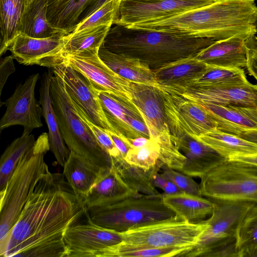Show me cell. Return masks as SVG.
<instances>
[{
    "label": "cell",
    "mask_w": 257,
    "mask_h": 257,
    "mask_svg": "<svg viewBox=\"0 0 257 257\" xmlns=\"http://www.w3.org/2000/svg\"><path fill=\"white\" fill-rule=\"evenodd\" d=\"M67 257H97L103 250L122 241L119 232L97 225L87 218L84 224H73L64 236Z\"/></svg>",
    "instance_id": "obj_15"
},
{
    "label": "cell",
    "mask_w": 257,
    "mask_h": 257,
    "mask_svg": "<svg viewBox=\"0 0 257 257\" xmlns=\"http://www.w3.org/2000/svg\"><path fill=\"white\" fill-rule=\"evenodd\" d=\"M46 67L61 77L70 96L90 121L115 133L104 113L97 90L87 77L64 61L51 62Z\"/></svg>",
    "instance_id": "obj_13"
},
{
    "label": "cell",
    "mask_w": 257,
    "mask_h": 257,
    "mask_svg": "<svg viewBox=\"0 0 257 257\" xmlns=\"http://www.w3.org/2000/svg\"><path fill=\"white\" fill-rule=\"evenodd\" d=\"M211 200V199H210ZM216 206L197 244L180 257H239L237 232L250 201L211 200Z\"/></svg>",
    "instance_id": "obj_7"
},
{
    "label": "cell",
    "mask_w": 257,
    "mask_h": 257,
    "mask_svg": "<svg viewBox=\"0 0 257 257\" xmlns=\"http://www.w3.org/2000/svg\"><path fill=\"white\" fill-rule=\"evenodd\" d=\"M246 39L232 37L216 41L199 53L196 58L211 66L228 68L246 67L248 61Z\"/></svg>",
    "instance_id": "obj_22"
},
{
    "label": "cell",
    "mask_w": 257,
    "mask_h": 257,
    "mask_svg": "<svg viewBox=\"0 0 257 257\" xmlns=\"http://www.w3.org/2000/svg\"><path fill=\"white\" fill-rule=\"evenodd\" d=\"M48 2L49 0H26L20 34L36 38H46L62 34L56 32L48 23Z\"/></svg>",
    "instance_id": "obj_32"
},
{
    "label": "cell",
    "mask_w": 257,
    "mask_h": 257,
    "mask_svg": "<svg viewBox=\"0 0 257 257\" xmlns=\"http://www.w3.org/2000/svg\"><path fill=\"white\" fill-rule=\"evenodd\" d=\"M209 66L195 56L166 64L153 71L157 86L183 87L202 76Z\"/></svg>",
    "instance_id": "obj_24"
},
{
    "label": "cell",
    "mask_w": 257,
    "mask_h": 257,
    "mask_svg": "<svg viewBox=\"0 0 257 257\" xmlns=\"http://www.w3.org/2000/svg\"><path fill=\"white\" fill-rule=\"evenodd\" d=\"M219 0H120L113 25L127 27L163 20Z\"/></svg>",
    "instance_id": "obj_11"
},
{
    "label": "cell",
    "mask_w": 257,
    "mask_h": 257,
    "mask_svg": "<svg viewBox=\"0 0 257 257\" xmlns=\"http://www.w3.org/2000/svg\"><path fill=\"white\" fill-rule=\"evenodd\" d=\"M91 0H49L47 19L58 33L68 35L77 25L80 16Z\"/></svg>",
    "instance_id": "obj_29"
},
{
    "label": "cell",
    "mask_w": 257,
    "mask_h": 257,
    "mask_svg": "<svg viewBox=\"0 0 257 257\" xmlns=\"http://www.w3.org/2000/svg\"><path fill=\"white\" fill-rule=\"evenodd\" d=\"M155 140L159 147L158 161L162 165L180 171L186 158L178 148L170 131L162 133Z\"/></svg>",
    "instance_id": "obj_39"
},
{
    "label": "cell",
    "mask_w": 257,
    "mask_h": 257,
    "mask_svg": "<svg viewBox=\"0 0 257 257\" xmlns=\"http://www.w3.org/2000/svg\"><path fill=\"white\" fill-rule=\"evenodd\" d=\"M120 2V0H110L106 2L77 25L73 32L100 25H113L117 17Z\"/></svg>",
    "instance_id": "obj_41"
},
{
    "label": "cell",
    "mask_w": 257,
    "mask_h": 257,
    "mask_svg": "<svg viewBox=\"0 0 257 257\" xmlns=\"http://www.w3.org/2000/svg\"><path fill=\"white\" fill-rule=\"evenodd\" d=\"M40 75L35 73L20 83L12 95L3 104L6 110L0 121V130L15 125H21L31 132L43 126L42 109L35 97V89Z\"/></svg>",
    "instance_id": "obj_14"
},
{
    "label": "cell",
    "mask_w": 257,
    "mask_h": 257,
    "mask_svg": "<svg viewBox=\"0 0 257 257\" xmlns=\"http://www.w3.org/2000/svg\"><path fill=\"white\" fill-rule=\"evenodd\" d=\"M248 82L242 68H228L210 65L202 76L185 87H227L243 85Z\"/></svg>",
    "instance_id": "obj_37"
},
{
    "label": "cell",
    "mask_w": 257,
    "mask_h": 257,
    "mask_svg": "<svg viewBox=\"0 0 257 257\" xmlns=\"http://www.w3.org/2000/svg\"><path fill=\"white\" fill-rule=\"evenodd\" d=\"M195 139L214 149L227 160L236 156L257 154V145L217 129L206 133Z\"/></svg>",
    "instance_id": "obj_31"
},
{
    "label": "cell",
    "mask_w": 257,
    "mask_h": 257,
    "mask_svg": "<svg viewBox=\"0 0 257 257\" xmlns=\"http://www.w3.org/2000/svg\"><path fill=\"white\" fill-rule=\"evenodd\" d=\"M133 148H140L147 145L151 139L145 137H139L134 139H129Z\"/></svg>",
    "instance_id": "obj_51"
},
{
    "label": "cell",
    "mask_w": 257,
    "mask_h": 257,
    "mask_svg": "<svg viewBox=\"0 0 257 257\" xmlns=\"http://www.w3.org/2000/svg\"><path fill=\"white\" fill-rule=\"evenodd\" d=\"M165 204L176 215L191 222L202 221L207 215H211L216 204L209 199L185 192L162 194Z\"/></svg>",
    "instance_id": "obj_28"
},
{
    "label": "cell",
    "mask_w": 257,
    "mask_h": 257,
    "mask_svg": "<svg viewBox=\"0 0 257 257\" xmlns=\"http://www.w3.org/2000/svg\"><path fill=\"white\" fill-rule=\"evenodd\" d=\"M159 87L197 102L257 108V84L249 81L227 87Z\"/></svg>",
    "instance_id": "obj_17"
},
{
    "label": "cell",
    "mask_w": 257,
    "mask_h": 257,
    "mask_svg": "<svg viewBox=\"0 0 257 257\" xmlns=\"http://www.w3.org/2000/svg\"><path fill=\"white\" fill-rule=\"evenodd\" d=\"M111 26L100 25L64 35L62 48L57 54L52 57L72 55L88 50L99 49Z\"/></svg>",
    "instance_id": "obj_34"
},
{
    "label": "cell",
    "mask_w": 257,
    "mask_h": 257,
    "mask_svg": "<svg viewBox=\"0 0 257 257\" xmlns=\"http://www.w3.org/2000/svg\"><path fill=\"white\" fill-rule=\"evenodd\" d=\"M216 41L177 31L114 25L110 28L101 46L112 52L137 59L153 70L195 57Z\"/></svg>",
    "instance_id": "obj_2"
},
{
    "label": "cell",
    "mask_w": 257,
    "mask_h": 257,
    "mask_svg": "<svg viewBox=\"0 0 257 257\" xmlns=\"http://www.w3.org/2000/svg\"><path fill=\"white\" fill-rule=\"evenodd\" d=\"M111 167L123 182L132 190L150 195L160 193L152 182L153 174L161 169L162 164L158 161L153 168L146 170L127 163L122 157L111 159Z\"/></svg>",
    "instance_id": "obj_30"
},
{
    "label": "cell",
    "mask_w": 257,
    "mask_h": 257,
    "mask_svg": "<svg viewBox=\"0 0 257 257\" xmlns=\"http://www.w3.org/2000/svg\"><path fill=\"white\" fill-rule=\"evenodd\" d=\"M238 137L257 145V130L244 133Z\"/></svg>",
    "instance_id": "obj_50"
},
{
    "label": "cell",
    "mask_w": 257,
    "mask_h": 257,
    "mask_svg": "<svg viewBox=\"0 0 257 257\" xmlns=\"http://www.w3.org/2000/svg\"><path fill=\"white\" fill-rule=\"evenodd\" d=\"M161 169L162 176L173 182L182 192L200 196H202L200 185L195 181L192 177L175 170L165 165Z\"/></svg>",
    "instance_id": "obj_42"
},
{
    "label": "cell",
    "mask_w": 257,
    "mask_h": 257,
    "mask_svg": "<svg viewBox=\"0 0 257 257\" xmlns=\"http://www.w3.org/2000/svg\"><path fill=\"white\" fill-rule=\"evenodd\" d=\"M152 182L155 187L162 189L165 194H173L183 192L173 182L162 176L158 172L153 174Z\"/></svg>",
    "instance_id": "obj_46"
},
{
    "label": "cell",
    "mask_w": 257,
    "mask_h": 257,
    "mask_svg": "<svg viewBox=\"0 0 257 257\" xmlns=\"http://www.w3.org/2000/svg\"><path fill=\"white\" fill-rule=\"evenodd\" d=\"M31 132L24 130L22 135L15 139L5 149L0 160V192L6 188L22 157L35 142Z\"/></svg>",
    "instance_id": "obj_35"
},
{
    "label": "cell",
    "mask_w": 257,
    "mask_h": 257,
    "mask_svg": "<svg viewBox=\"0 0 257 257\" xmlns=\"http://www.w3.org/2000/svg\"><path fill=\"white\" fill-rule=\"evenodd\" d=\"M63 168L67 181L75 194L83 199L104 169L72 151Z\"/></svg>",
    "instance_id": "obj_27"
},
{
    "label": "cell",
    "mask_w": 257,
    "mask_h": 257,
    "mask_svg": "<svg viewBox=\"0 0 257 257\" xmlns=\"http://www.w3.org/2000/svg\"><path fill=\"white\" fill-rule=\"evenodd\" d=\"M63 173L49 171L38 181L5 243L4 257H67V229L86 214Z\"/></svg>",
    "instance_id": "obj_1"
},
{
    "label": "cell",
    "mask_w": 257,
    "mask_h": 257,
    "mask_svg": "<svg viewBox=\"0 0 257 257\" xmlns=\"http://www.w3.org/2000/svg\"><path fill=\"white\" fill-rule=\"evenodd\" d=\"M174 137L178 148L186 158L180 172L188 176L201 178L227 160L214 149L198 140L188 136Z\"/></svg>",
    "instance_id": "obj_19"
},
{
    "label": "cell",
    "mask_w": 257,
    "mask_h": 257,
    "mask_svg": "<svg viewBox=\"0 0 257 257\" xmlns=\"http://www.w3.org/2000/svg\"><path fill=\"white\" fill-rule=\"evenodd\" d=\"M99 49L45 59L43 66L53 61H64L87 77L97 91H106L132 100L130 81L108 67L100 58Z\"/></svg>",
    "instance_id": "obj_12"
},
{
    "label": "cell",
    "mask_w": 257,
    "mask_h": 257,
    "mask_svg": "<svg viewBox=\"0 0 257 257\" xmlns=\"http://www.w3.org/2000/svg\"><path fill=\"white\" fill-rule=\"evenodd\" d=\"M255 32H256V34H257V20L255 22Z\"/></svg>",
    "instance_id": "obj_52"
},
{
    "label": "cell",
    "mask_w": 257,
    "mask_h": 257,
    "mask_svg": "<svg viewBox=\"0 0 257 257\" xmlns=\"http://www.w3.org/2000/svg\"><path fill=\"white\" fill-rule=\"evenodd\" d=\"M132 101L141 113L150 131L151 139L170 131L161 92L157 86L130 82Z\"/></svg>",
    "instance_id": "obj_18"
},
{
    "label": "cell",
    "mask_w": 257,
    "mask_h": 257,
    "mask_svg": "<svg viewBox=\"0 0 257 257\" xmlns=\"http://www.w3.org/2000/svg\"><path fill=\"white\" fill-rule=\"evenodd\" d=\"M26 0H0V56L9 50L14 40L20 34Z\"/></svg>",
    "instance_id": "obj_33"
},
{
    "label": "cell",
    "mask_w": 257,
    "mask_h": 257,
    "mask_svg": "<svg viewBox=\"0 0 257 257\" xmlns=\"http://www.w3.org/2000/svg\"><path fill=\"white\" fill-rule=\"evenodd\" d=\"M64 35L36 38L20 34L14 40L8 50L20 64L40 65L44 59L59 52L63 45Z\"/></svg>",
    "instance_id": "obj_20"
},
{
    "label": "cell",
    "mask_w": 257,
    "mask_h": 257,
    "mask_svg": "<svg viewBox=\"0 0 257 257\" xmlns=\"http://www.w3.org/2000/svg\"><path fill=\"white\" fill-rule=\"evenodd\" d=\"M159 157V147L157 141L151 139L146 145L130 149L124 160L128 164L146 170L154 167Z\"/></svg>",
    "instance_id": "obj_40"
},
{
    "label": "cell",
    "mask_w": 257,
    "mask_h": 257,
    "mask_svg": "<svg viewBox=\"0 0 257 257\" xmlns=\"http://www.w3.org/2000/svg\"><path fill=\"white\" fill-rule=\"evenodd\" d=\"M236 247L239 257L257 256V202L251 204L241 221Z\"/></svg>",
    "instance_id": "obj_38"
},
{
    "label": "cell",
    "mask_w": 257,
    "mask_h": 257,
    "mask_svg": "<svg viewBox=\"0 0 257 257\" xmlns=\"http://www.w3.org/2000/svg\"><path fill=\"white\" fill-rule=\"evenodd\" d=\"M50 149L48 134H41L18 166L1 194L0 246L19 219L38 181L49 171L44 156Z\"/></svg>",
    "instance_id": "obj_4"
},
{
    "label": "cell",
    "mask_w": 257,
    "mask_h": 257,
    "mask_svg": "<svg viewBox=\"0 0 257 257\" xmlns=\"http://www.w3.org/2000/svg\"><path fill=\"white\" fill-rule=\"evenodd\" d=\"M84 117L98 142L109 155L110 159L120 157L121 155L119 151L116 148L112 140L107 133L106 130L92 123L89 120L85 114Z\"/></svg>",
    "instance_id": "obj_43"
},
{
    "label": "cell",
    "mask_w": 257,
    "mask_h": 257,
    "mask_svg": "<svg viewBox=\"0 0 257 257\" xmlns=\"http://www.w3.org/2000/svg\"><path fill=\"white\" fill-rule=\"evenodd\" d=\"M207 227L205 220L191 222L176 215L119 232L125 244L142 246L192 248Z\"/></svg>",
    "instance_id": "obj_9"
},
{
    "label": "cell",
    "mask_w": 257,
    "mask_h": 257,
    "mask_svg": "<svg viewBox=\"0 0 257 257\" xmlns=\"http://www.w3.org/2000/svg\"><path fill=\"white\" fill-rule=\"evenodd\" d=\"M53 70L50 68L45 72L40 80L39 101L48 128L50 150L58 163L63 167L67 160L70 150L66 146L61 135L57 116L54 109L50 93V86Z\"/></svg>",
    "instance_id": "obj_23"
},
{
    "label": "cell",
    "mask_w": 257,
    "mask_h": 257,
    "mask_svg": "<svg viewBox=\"0 0 257 257\" xmlns=\"http://www.w3.org/2000/svg\"><path fill=\"white\" fill-rule=\"evenodd\" d=\"M257 6L254 0H219L163 20L141 24L144 29L184 33L222 40L247 39L255 34Z\"/></svg>",
    "instance_id": "obj_3"
},
{
    "label": "cell",
    "mask_w": 257,
    "mask_h": 257,
    "mask_svg": "<svg viewBox=\"0 0 257 257\" xmlns=\"http://www.w3.org/2000/svg\"><path fill=\"white\" fill-rule=\"evenodd\" d=\"M201 178L202 196L211 200L257 202V166L226 160Z\"/></svg>",
    "instance_id": "obj_8"
},
{
    "label": "cell",
    "mask_w": 257,
    "mask_h": 257,
    "mask_svg": "<svg viewBox=\"0 0 257 257\" xmlns=\"http://www.w3.org/2000/svg\"><path fill=\"white\" fill-rule=\"evenodd\" d=\"M98 55L108 67L123 78L131 82L157 86L153 71L140 60L112 52L102 46Z\"/></svg>",
    "instance_id": "obj_26"
},
{
    "label": "cell",
    "mask_w": 257,
    "mask_h": 257,
    "mask_svg": "<svg viewBox=\"0 0 257 257\" xmlns=\"http://www.w3.org/2000/svg\"><path fill=\"white\" fill-rule=\"evenodd\" d=\"M190 249L179 247L136 246L121 242L103 250L97 257H180Z\"/></svg>",
    "instance_id": "obj_36"
},
{
    "label": "cell",
    "mask_w": 257,
    "mask_h": 257,
    "mask_svg": "<svg viewBox=\"0 0 257 257\" xmlns=\"http://www.w3.org/2000/svg\"><path fill=\"white\" fill-rule=\"evenodd\" d=\"M158 88L161 93L168 124L173 135L196 139L217 129L215 121L199 104L161 87Z\"/></svg>",
    "instance_id": "obj_10"
},
{
    "label": "cell",
    "mask_w": 257,
    "mask_h": 257,
    "mask_svg": "<svg viewBox=\"0 0 257 257\" xmlns=\"http://www.w3.org/2000/svg\"><path fill=\"white\" fill-rule=\"evenodd\" d=\"M106 132L119 151L121 156L124 158L128 151L133 148L130 140L112 131L106 130Z\"/></svg>",
    "instance_id": "obj_47"
},
{
    "label": "cell",
    "mask_w": 257,
    "mask_h": 257,
    "mask_svg": "<svg viewBox=\"0 0 257 257\" xmlns=\"http://www.w3.org/2000/svg\"><path fill=\"white\" fill-rule=\"evenodd\" d=\"M133 191L111 167L101 170L83 201L87 210L111 203Z\"/></svg>",
    "instance_id": "obj_25"
},
{
    "label": "cell",
    "mask_w": 257,
    "mask_h": 257,
    "mask_svg": "<svg viewBox=\"0 0 257 257\" xmlns=\"http://www.w3.org/2000/svg\"><path fill=\"white\" fill-rule=\"evenodd\" d=\"M97 93L104 113L115 133L128 139H151L143 116L131 100L106 91Z\"/></svg>",
    "instance_id": "obj_16"
},
{
    "label": "cell",
    "mask_w": 257,
    "mask_h": 257,
    "mask_svg": "<svg viewBox=\"0 0 257 257\" xmlns=\"http://www.w3.org/2000/svg\"><path fill=\"white\" fill-rule=\"evenodd\" d=\"M53 73L50 93L66 146L70 151L102 168L111 167L110 157L87 123L84 112L70 96L61 77Z\"/></svg>",
    "instance_id": "obj_5"
},
{
    "label": "cell",
    "mask_w": 257,
    "mask_h": 257,
    "mask_svg": "<svg viewBox=\"0 0 257 257\" xmlns=\"http://www.w3.org/2000/svg\"><path fill=\"white\" fill-rule=\"evenodd\" d=\"M109 1L110 0H91L80 16L77 25L82 23L103 4Z\"/></svg>",
    "instance_id": "obj_48"
},
{
    "label": "cell",
    "mask_w": 257,
    "mask_h": 257,
    "mask_svg": "<svg viewBox=\"0 0 257 257\" xmlns=\"http://www.w3.org/2000/svg\"><path fill=\"white\" fill-rule=\"evenodd\" d=\"M197 103L212 116L220 131L239 136L257 130V108Z\"/></svg>",
    "instance_id": "obj_21"
},
{
    "label": "cell",
    "mask_w": 257,
    "mask_h": 257,
    "mask_svg": "<svg viewBox=\"0 0 257 257\" xmlns=\"http://www.w3.org/2000/svg\"><path fill=\"white\" fill-rule=\"evenodd\" d=\"M229 160L242 161L257 166V154L236 156Z\"/></svg>",
    "instance_id": "obj_49"
},
{
    "label": "cell",
    "mask_w": 257,
    "mask_h": 257,
    "mask_svg": "<svg viewBox=\"0 0 257 257\" xmlns=\"http://www.w3.org/2000/svg\"><path fill=\"white\" fill-rule=\"evenodd\" d=\"M248 47L247 71L257 81V37L252 35L246 39Z\"/></svg>",
    "instance_id": "obj_44"
},
{
    "label": "cell",
    "mask_w": 257,
    "mask_h": 257,
    "mask_svg": "<svg viewBox=\"0 0 257 257\" xmlns=\"http://www.w3.org/2000/svg\"><path fill=\"white\" fill-rule=\"evenodd\" d=\"M14 58L12 55L1 58L0 60V94L10 75L16 71Z\"/></svg>",
    "instance_id": "obj_45"
},
{
    "label": "cell",
    "mask_w": 257,
    "mask_h": 257,
    "mask_svg": "<svg viewBox=\"0 0 257 257\" xmlns=\"http://www.w3.org/2000/svg\"><path fill=\"white\" fill-rule=\"evenodd\" d=\"M85 215L93 223L120 232L173 217L175 213L165 204L162 194L133 191L111 203L89 208Z\"/></svg>",
    "instance_id": "obj_6"
}]
</instances>
